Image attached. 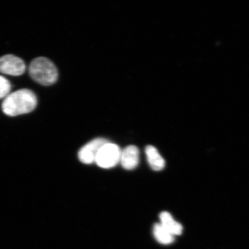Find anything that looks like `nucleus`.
<instances>
[{
	"instance_id": "nucleus-1",
	"label": "nucleus",
	"mask_w": 249,
	"mask_h": 249,
	"mask_svg": "<svg viewBox=\"0 0 249 249\" xmlns=\"http://www.w3.org/2000/svg\"><path fill=\"white\" fill-rule=\"evenodd\" d=\"M37 98L31 90L24 89L9 93L2 104V110L8 116L31 113L37 106Z\"/></svg>"
},
{
	"instance_id": "nucleus-2",
	"label": "nucleus",
	"mask_w": 249,
	"mask_h": 249,
	"mask_svg": "<svg viewBox=\"0 0 249 249\" xmlns=\"http://www.w3.org/2000/svg\"><path fill=\"white\" fill-rule=\"evenodd\" d=\"M29 72L32 79L44 86L54 85L58 78L57 68L53 62L46 57L34 59L29 65Z\"/></svg>"
},
{
	"instance_id": "nucleus-3",
	"label": "nucleus",
	"mask_w": 249,
	"mask_h": 249,
	"mask_svg": "<svg viewBox=\"0 0 249 249\" xmlns=\"http://www.w3.org/2000/svg\"><path fill=\"white\" fill-rule=\"evenodd\" d=\"M121 154L117 145L107 142L99 151L95 162L103 169H111L120 162Z\"/></svg>"
},
{
	"instance_id": "nucleus-4",
	"label": "nucleus",
	"mask_w": 249,
	"mask_h": 249,
	"mask_svg": "<svg viewBox=\"0 0 249 249\" xmlns=\"http://www.w3.org/2000/svg\"><path fill=\"white\" fill-rule=\"evenodd\" d=\"M26 70L24 61L17 56L7 54L0 57V72L2 73L18 76L23 74Z\"/></svg>"
},
{
	"instance_id": "nucleus-5",
	"label": "nucleus",
	"mask_w": 249,
	"mask_h": 249,
	"mask_svg": "<svg viewBox=\"0 0 249 249\" xmlns=\"http://www.w3.org/2000/svg\"><path fill=\"white\" fill-rule=\"evenodd\" d=\"M107 142V140L104 139L98 138L93 140L84 145L78 154L81 162L86 164L95 162L99 151Z\"/></svg>"
},
{
	"instance_id": "nucleus-6",
	"label": "nucleus",
	"mask_w": 249,
	"mask_h": 249,
	"mask_svg": "<svg viewBox=\"0 0 249 249\" xmlns=\"http://www.w3.org/2000/svg\"><path fill=\"white\" fill-rule=\"evenodd\" d=\"M140 152L135 145H129L121 151L120 162L124 169L132 170L138 166Z\"/></svg>"
},
{
	"instance_id": "nucleus-7",
	"label": "nucleus",
	"mask_w": 249,
	"mask_h": 249,
	"mask_svg": "<svg viewBox=\"0 0 249 249\" xmlns=\"http://www.w3.org/2000/svg\"><path fill=\"white\" fill-rule=\"evenodd\" d=\"M160 225L173 236L181 234L183 227L181 225L174 219L171 214L167 212L160 214Z\"/></svg>"
},
{
	"instance_id": "nucleus-8",
	"label": "nucleus",
	"mask_w": 249,
	"mask_h": 249,
	"mask_svg": "<svg viewBox=\"0 0 249 249\" xmlns=\"http://www.w3.org/2000/svg\"><path fill=\"white\" fill-rule=\"evenodd\" d=\"M148 162L152 170H162L165 167V160L158 149L152 145H148L145 148Z\"/></svg>"
},
{
	"instance_id": "nucleus-9",
	"label": "nucleus",
	"mask_w": 249,
	"mask_h": 249,
	"mask_svg": "<svg viewBox=\"0 0 249 249\" xmlns=\"http://www.w3.org/2000/svg\"><path fill=\"white\" fill-rule=\"evenodd\" d=\"M153 232L156 239L161 244H170L174 241V236L167 231L160 223L155 224Z\"/></svg>"
},
{
	"instance_id": "nucleus-10",
	"label": "nucleus",
	"mask_w": 249,
	"mask_h": 249,
	"mask_svg": "<svg viewBox=\"0 0 249 249\" xmlns=\"http://www.w3.org/2000/svg\"><path fill=\"white\" fill-rule=\"evenodd\" d=\"M11 89V85L6 78L0 76V99L5 98L9 94Z\"/></svg>"
}]
</instances>
